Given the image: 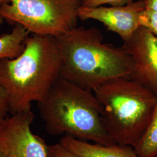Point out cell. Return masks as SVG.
I'll return each instance as SVG.
<instances>
[{
  "mask_svg": "<svg viewBox=\"0 0 157 157\" xmlns=\"http://www.w3.org/2000/svg\"><path fill=\"white\" fill-rule=\"evenodd\" d=\"M0 157H5L4 155V154H3V153L1 151H0Z\"/></svg>",
  "mask_w": 157,
  "mask_h": 157,
  "instance_id": "ac0fdd59",
  "label": "cell"
},
{
  "mask_svg": "<svg viewBox=\"0 0 157 157\" xmlns=\"http://www.w3.org/2000/svg\"><path fill=\"white\" fill-rule=\"evenodd\" d=\"M144 10L143 0L123 6H81L78 10V18L83 21L93 19L102 23L108 30L118 34L124 42L140 26V17Z\"/></svg>",
  "mask_w": 157,
  "mask_h": 157,
  "instance_id": "ba28073f",
  "label": "cell"
},
{
  "mask_svg": "<svg viewBox=\"0 0 157 157\" xmlns=\"http://www.w3.org/2000/svg\"><path fill=\"white\" fill-rule=\"evenodd\" d=\"M134 0H82V6L84 7H97L108 4L111 6H123L129 4Z\"/></svg>",
  "mask_w": 157,
  "mask_h": 157,
  "instance_id": "5bb4252c",
  "label": "cell"
},
{
  "mask_svg": "<svg viewBox=\"0 0 157 157\" xmlns=\"http://www.w3.org/2000/svg\"><path fill=\"white\" fill-rule=\"evenodd\" d=\"M59 143L70 151L84 157H140L134 147L128 145L92 144L69 135L62 137Z\"/></svg>",
  "mask_w": 157,
  "mask_h": 157,
  "instance_id": "9c48e42d",
  "label": "cell"
},
{
  "mask_svg": "<svg viewBox=\"0 0 157 157\" xmlns=\"http://www.w3.org/2000/svg\"><path fill=\"white\" fill-rule=\"evenodd\" d=\"M62 55L56 38L33 34L17 58L0 59V85L7 93L10 112L31 110L43 101L59 77Z\"/></svg>",
  "mask_w": 157,
  "mask_h": 157,
  "instance_id": "7a4b0ae2",
  "label": "cell"
},
{
  "mask_svg": "<svg viewBox=\"0 0 157 157\" xmlns=\"http://www.w3.org/2000/svg\"><path fill=\"white\" fill-rule=\"evenodd\" d=\"M134 148L140 157H157V103L144 135Z\"/></svg>",
  "mask_w": 157,
  "mask_h": 157,
  "instance_id": "8fae6325",
  "label": "cell"
},
{
  "mask_svg": "<svg viewBox=\"0 0 157 157\" xmlns=\"http://www.w3.org/2000/svg\"><path fill=\"white\" fill-rule=\"evenodd\" d=\"M31 110L12 114L0 125V151L5 157H47L45 141L34 135Z\"/></svg>",
  "mask_w": 157,
  "mask_h": 157,
  "instance_id": "8992f818",
  "label": "cell"
},
{
  "mask_svg": "<svg viewBox=\"0 0 157 157\" xmlns=\"http://www.w3.org/2000/svg\"><path fill=\"white\" fill-rule=\"evenodd\" d=\"M47 157H84L70 151L59 143L48 146Z\"/></svg>",
  "mask_w": 157,
  "mask_h": 157,
  "instance_id": "4fadbf2b",
  "label": "cell"
},
{
  "mask_svg": "<svg viewBox=\"0 0 157 157\" xmlns=\"http://www.w3.org/2000/svg\"><path fill=\"white\" fill-rule=\"evenodd\" d=\"M62 55L59 78L86 90L113 80L129 78L132 58L124 50L103 43L95 27H76L56 37Z\"/></svg>",
  "mask_w": 157,
  "mask_h": 157,
  "instance_id": "6da1fadb",
  "label": "cell"
},
{
  "mask_svg": "<svg viewBox=\"0 0 157 157\" xmlns=\"http://www.w3.org/2000/svg\"><path fill=\"white\" fill-rule=\"evenodd\" d=\"M140 26L147 29L157 38V13L144 10L140 17Z\"/></svg>",
  "mask_w": 157,
  "mask_h": 157,
  "instance_id": "7c38bea8",
  "label": "cell"
},
{
  "mask_svg": "<svg viewBox=\"0 0 157 157\" xmlns=\"http://www.w3.org/2000/svg\"><path fill=\"white\" fill-rule=\"evenodd\" d=\"M93 91L110 137L116 143L135 147L151 120L157 95L129 78L113 80Z\"/></svg>",
  "mask_w": 157,
  "mask_h": 157,
  "instance_id": "277c9868",
  "label": "cell"
},
{
  "mask_svg": "<svg viewBox=\"0 0 157 157\" xmlns=\"http://www.w3.org/2000/svg\"><path fill=\"white\" fill-rule=\"evenodd\" d=\"M29 33L22 26L16 25L10 33L0 36V59L19 56L25 48V41Z\"/></svg>",
  "mask_w": 157,
  "mask_h": 157,
  "instance_id": "30bf717a",
  "label": "cell"
},
{
  "mask_svg": "<svg viewBox=\"0 0 157 157\" xmlns=\"http://www.w3.org/2000/svg\"><path fill=\"white\" fill-rule=\"evenodd\" d=\"M6 2H9V0H0V5L2 4H4V3H6ZM4 21V19L2 16V14L0 12V27L3 24Z\"/></svg>",
  "mask_w": 157,
  "mask_h": 157,
  "instance_id": "e0dca14e",
  "label": "cell"
},
{
  "mask_svg": "<svg viewBox=\"0 0 157 157\" xmlns=\"http://www.w3.org/2000/svg\"><path fill=\"white\" fill-rule=\"evenodd\" d=\"M82 0H9L0 5L4 21L33 34L56 37L77 27Z\"/></svg>",
  "mask_w": 157,
  "mask_h": 157,
  "instance_id": "5b68a950",
  "label": "cell"
},
{
  "mask_svg": "<svg viewBox=\"0 0 157 157\" xmlns=\"http://www.w3.org/2000/svg\"><path fill=\"white\" fill-rule=\"evenodd\" d=\"M38 107L50 135L65 134L104 145L116 143L106 131L101 104L93 91L59 77Z\"/></svg>",
  "mask_w": 157,
  "mask_h": 157,
  "instance_id": "3957f363",
  "label": "cell"
},
{
  "mask_svg": "<svg viewBox=\"0 0 157 157\" xmlns=\"http://www.w3.org/2000/svg\"><path fill=\"white\" fill-rule=\"evenodd\" d=\"M132 58L133 70L129 78L142 84L157 96V38L140 26L122 47Z\"/></svg>",
  "mask_w": 157,
  "mask_h": 157,
  "instance_id": "52a82bcc",
  "label": "cell"
},
{
  "mask_svg": "<svg viewBox=\"0 0 157 157\" xmlns=\"http://www.w3.org/2000/svg\"><path fill=\"white\" fill-rule=\"evenodd\" d=\"M8 112H10V103L7 93L0 85V125L6 119Z\"/></svg>",
  "mask_w": 157,
  "mask_h": 157,
  "instance_id": "9a60e30c",
  "label": "cell"
},
{
  "mask_svg": "<svg viewBox=\"0 0 157 157\" xmlns=\"http://www.w3.org/2000/svg\"><path fill=\"white\" fill-rule=\"evenodd\" d=\"M146 10L157 13V0H143Z\"/></svg>",
  "mask_w": 157,
  "mask_h": 157,
  "instance_id": "2e32d148",
  "label": "cell"
}]
</instances>
